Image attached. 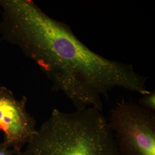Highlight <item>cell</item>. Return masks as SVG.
I'll use <instances>...</instances> for the list:
<instances>
[{
  "label": "cell",
  "instance_id": "6",
  "mask_svg": "<svg viewBox=\"0 0 155 155\" xmlns=\"http://www.w3.org/2000/svg\"><path fill=\"white\" fill-rule=\"evenodd\" d=\"M14 152V150L6 147L2 143H0V155H13Z\"/></svg>",
  "mask_w": 155,
  "mask_h": 155
},
{
  "label": "cell",
  "instance_id": "7",
  "mask_svg": "<svg viewBox=\"0 0 155 155\" xmlns=\"http://www.w3.org/2000/svg\"><path fill=\"white\" fill-rule=\"evenodd\" d=\"M13 155H27L25 154V152H22L21 151H15L14 154Z\"/></svg>",
  "mask_w": 155,
  "mask_h": 155
},
{
  "label": "cell",
  "instance_id": "2",
  "mask_svg": "<svg viewBox=\"0 0 155 155\" xmlns=\"http://www.w3.org/2000/svg\"><path fill=\"white\" fill-rule=\"evenodd\" d=\"M102 111L54 109L29 140L27 155H121Z\"/></svg>",
  "mask_w": 155,
  "mask_h": 155
},
{
  "label": "cell",
  "instance_id": "4",
  "mask_svg": "<svg viewBox=\"0 0 155 155\" xmlns=\"http://www.w3.org/2000/svg\"><path fill=\"white\" fill-rule=\"evenodd\" d=\"M27 98L17 100L5 87H0V130L4 134L3 144L6 147L20 151L37 130L35 122L26 109Z\"/></svg>",
  "mask_w": 155,
  "mask_h": 155
},
{
  "label": "cell",
  "instance_id": "3",
  "mask_svg": "<svg viewBox=\"0 0 155 155\" xmlns=\"http://www.w3.org/2000/svg\"><path fill=\"white\" fill-rule=\"evenodd\" d=\"M108 125L121 155H155V112L122 100L111 110Z\"/></svg>",
  "mask_w": 155,
  "mask_h": 155
},
{
  "label": "cell",
  "instance_id": "1",
  "mask_svg": "<svg viewBox=\"0 0 155 155\" xmlns=\"http://www.w3.org/2000/svg\"><path fill=\"white\" fill-rule=\"evenodd\" d=\"M8 41L35 62L56 90L86 75L93 63V52L67 25L48 17L32 2L14 13Z\"/></svg>",
  "mask_w": 155,
  "mask_h": 155
},
{
  "label": "cell",
  "instance_id": "5",
  "mask_svg": "<svg viewBox=\"0 0 155 155\" xmlns=\"http://www.w3.org/2000/svg\"><path fill=\"white\" fill-rule=\"evenodd\" d=\"M138 104L149 110L155 111V91L150 92L149 94L144 95L139 101Z\"/></svg>",
  "mask_w": 155,
  "mask_h": 155
}]
</instances>
